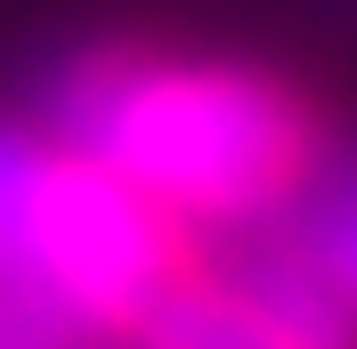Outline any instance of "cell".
I'll return each mask as SVG.
<instances>
[{
    "label": "cell",
    "instance_id": "1",
    "mask_svg": "<svg viewBox=\"0 0 357 349\" xmlns=\"http://www.w3.org/2000/svg\"><path fill=\"white\" fill-rule=\"evenodd\" d=\"M49 138L106 163L178 228H252L317 171V114L276 73L146 49H89L66 66L49 89Z\"/></svg>",
    "mask_w": 357,
    "mask_h": 349
},
{
    "label": "cell",
    "instance_id": "2",
    "mask_svg": "<svg viewBox=\"0 0 357 349\" xmlns=\"http://www.w3.org/2000/svg\"><path fill=\"white\" fill-rule=\"evenodd\" d=\"M187 276L178 219L66 138L0 122V349H73L138 333Z\"/></svg>",
    "mask_w": 357,
    "mask_h": 349
},
{
    "label": "cell",
    "instance_id": "3",
    "mask_svg": "<svg viewBox=\"0 0 357 349\" xmlns=\"http://www.w3.org/2000/svg\"><path fill=\"white\" fill-rule=\"evenodd\" d=\"M244 292L268 309V325L284 333L292 349H357V301L333 284V268L317 260L301 236L260 252L244 268Z\"/></svg>",
    "mask_w": 357,
    "mask_h": 349
},
{
    "label": "cell",
    "instance_id": "4",
    "mask_svg": "<svg viewBox=\"0 0 357 349\" xmlns=\"http://www.w3.org/2000/svg\"><path fill=\"white\" fill-rule=\"evenodd\" d=\"M138 349H292L268 325V309L244 292V276H187L138 317Z\"/></svg>",
    "mask_w": 357,
    "mask_h": 349
},
{
    "label": "cell",
    "instance_id": "5",
    "mask_svg": "<svg viewBox=\"0 0 357 349\" xmlns=\"http://www.w3.org/2000/svg\"><path fill=\"white\" fill-rule=\"evenodd\" d=\"M301 244H309L317 260L333 268V284L357 301V179H341L333 195H325V211L301 228Z\"/></svg>",
    "mask_w": 357,
    "mask_h": 349
}]
</instances>
